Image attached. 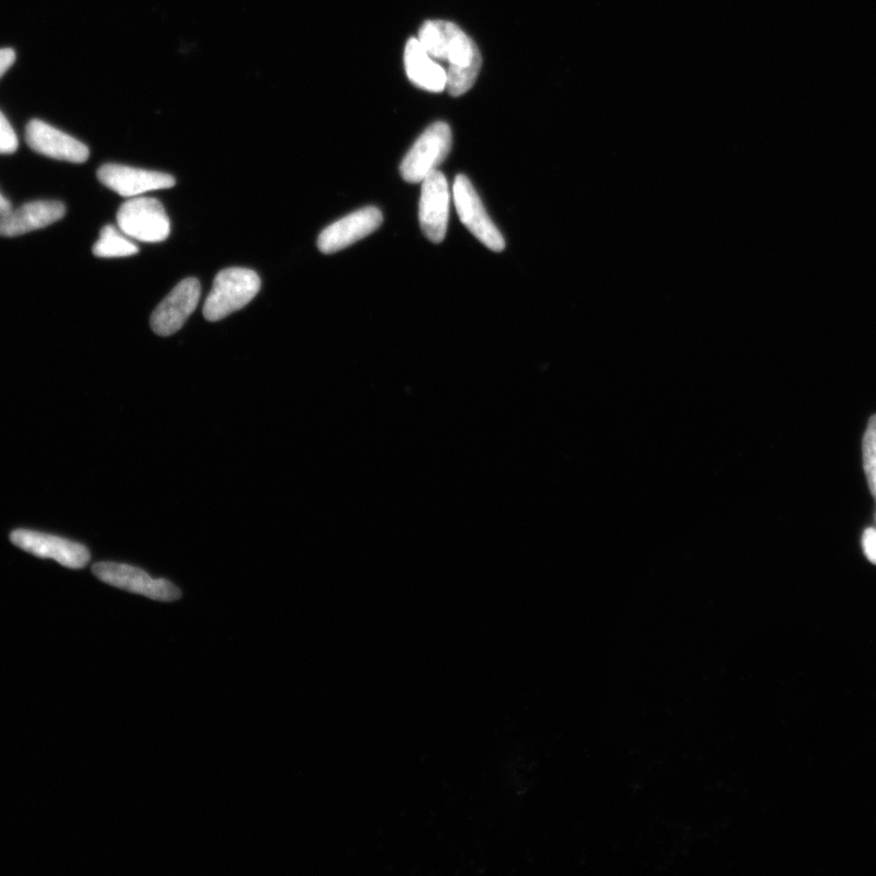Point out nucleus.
Segmentation results:
<instances>
[{"label":"nucleus","instance_id":"20e7f679","mask_svg":"<svg viewBox=\"0 0 876 876\" xmlns=\"http://www.w3.org/2000/svg\"><path fill=\"white\" fill-rule=\"evenodd\" d=\"M453 198L460 221L492 251L502 252L505 240L496 224L492 222L470 179L464 175L456 178Z\"/></svg>","mask_w":876,"mask_h":876},{"label":"nucleus","instance_id":"39448f33","mask_svg":"<svg viewBox=\"0 0 876 876\" xmlns=\"http://www.w3.org/2000/svg\"><path fill=\"white\" fill-rule=\"evenodd\" d=\"M93 574L112 587L142 594L159 602L181 599L182 592L165 579L154 580L145 571L126 564L99 563L93 566Z\"/></svg>","mask_w":876,"mask_h":876},{"label":"nucleus","instance_id":"dca6fc26","mask_svg":"<svg viewBox=\"0 0 876 876\" xmlns=\"http://www.w3.org/2000/svg\"><path fill=\"white\" fill-rule=\"evenodd\" d=\"M863 464L873 497L876 499V415L869 419L863 438Z\"/></svg>","mask_w":876,"mask_h":876},{"label":"nucleus","instance_id":"f3484780","mask_svg":"<svg viewBox=\"0 0 876 876\" xmlns=\"http://www.w3.org/2000/svg\"><path fill=\"white\" fill-rule=\"evenodd\" d=\"M18 136L9 121L0 111V154H13L18 149Z\"/></svg>","mask_w":876,"mask_h":876},{"label":"nucleus","instance_id":"0eeeda50","mask_svg":"<svg viewBox=\"0 0 876 876\" xmlns=\"http://www.w3.org/2000/svg\"><path fill=\"white\" fill-rule=\"evenodd\" d=\"M419 205L420 227L426 238L434 244L443 242L449 218V187L445 175L438 170L431 172L422 182Z\"/></svg>","mask_w":876,"mask_h":876},{"label":"nucleus","instance_id":"9b49d317","mask_svg":"<svg viewBox=\"0 0 876 876\" xmlns=\"http://www.w3.org/2000/svg\"><path fill=\"white\" fill-rule=\"evenodd\" d=\"M26 142L32 150L55 160L83 164L89 157L86 144L40 120L29 123Z\"/></svg>","mask_w":876,"mask_h":876},{"label":"nucleus","instance_id":"7ed1b4c3","mask_svg":"<svg viewBox=\"0 0 876 876\" xmlns=\"http://www.w3.org/2000/svg\"><path fill=\"white\" fill-rule=\"evenodd\" d=\"M119 228L143 243H161L170 237L171 222L159 200L133 198L117 212Z\"/></svg>","mask_w":876,"mask_h":876},{"label":"nucleus","instance_id":"f8f14e48","mask_svg":"<svg viewBox=\"0 0 876 876\" xmlns=\"http://www.w3.org/2000/svg\"><path fill=\"white\" fill-rule=\"evenodd\" d=\"M66 209L59 201H33L18 210H11L0 218V235L20 237L50 226L65 216Z\"/></svg>","mask_w":876,"mask_h":876},{"label":"nucleus","instance_id":"aec40b11","mask_svg":"<svg viewBox=\"0 0 876 876\" xmlns=\"http://www.w3.org/2000/svg\"><path fill=\"white\" fill-rule=\"evenodd\" d=\"M11 211L10 202L4 198L2 193H0V218L8 215Z\"/></svg>","mask_w":876,"mask_h":876},{"label":"nucleus","instance_id":"9d476101","mask_svg":"<svg viewBox=\"0 0 876 876\" xmlns=\"http://www.w3.org/2000/svg\"><path fill=\"white\" fill-rule=\"evenodd\" d=\"M98 178L105 187L125 198H137L154 190L170 189L176 184L171 175L116 164L101 167Z\"/></svg>","mask_w":876,"mask_h":876},{"label":"nucleus","instance_id":"f03ea898","mask_svg":"<svg viewBox=\"0 0 876 876\" xmlns=\"http://www.w3.org/2000/svg\"><path fill=\"white\" fill-rule=\"evenodd\" d=\"M452 131L446 122H435L426 128L401 164L404 181L422 183L436 171L452 149Z\"/></svg>","mask_w":876,"mask_h":876},{"label":"nucleus","instance_id":"6e6552de","mask_svg":"<svg viewBox=\"0 0 876 876\" xmlns=\"http://www.w3.org/2000/svg\"><path fill=\"white\" fill-rule=\"evenodd\" d=\"M201 285L195 278L179 283L153 313L151 328L160 336H171L183 325L198 307Z\"/></svg>","mask_w":876,"mask_h":876},{"label":"nucleus","instance_id":"f257e3e1","mask_svg":"<svg viewBox=\"0 0 876 876\" xmlns=\"http://www.w3.org/2000/svg\"><path fill=\"white\" fill-rule=\"evenodd\" d=\"M261 289V279L251 269L228 268L220 272L204 306V317L218 322L231 316L256 297Z\"/></svg>","mask_w":876,"mask_h":876},{"label":"nucleus","instance_id":"a211bd4d","mask_svg":"<svg viewBox=\"0 0 876 876\" xmlns=\"http://www.w3.org/2000/svg\"><path fill=\"white\" fill-rule=\"evenodd\" d=\"M864 554L868 558L872 564L876 565V530L868 529L864 531L862 538Z\"/></svg>","mask_w":876,"mask_h":876},{"label":"nucleus","instance_id":"6ab92c4d","mask_svg":"<svg viewBox=\"0 0 876 876\" xmlns=\"http://www.w3.org/2000/svg\"><path fill=\"white\" fill-rule=\"evenodd\" d=\"M16 60L13 49H0V78L10 69Z\"/></svg>","mask_w":876,"mask_h":876},{"label":"nucleus","instance_id":"1a4fd4ad","mask_svg":"<svg viewBox=\"0 0 876 876\" xmlns=\"http://www.w3.org/2000/svg\"><path fill=\"white\" fill-rule=\"evenodd\" d=\"M383 213L377 207H364L325 228L318 238V249L330 255L362 240L383 224Z\"/></svg>","mask_w":876,"mask_h":876},{"label":"nucleus","instance_id":"ddd939ff","mask_svg":"<svg viewBox=\"0 0 876 876\" xmlns=\"http://www.w3.org/2000/svg\"><path fill=\"white\" fill-rule=\"evenodd\" d=\"M404 66L409 81L425 91L440 93L445 91L447 72L426 53L417 38H411L404 50Z\"/></svg>","mask_w":876,"mask_h":876},{"label":"nucleus","instance_id":"423d86ee","mask_svg":"<svg viewBox=\"0 0 876 876\" xmlns=\"http://www.w3.org/2000/svg\"><path fill=\"white\" fill-rule=\"evenodd\" d=\"M10 539L25 552L43 559H53L65 568L82 569L91 560V554L85 546L58 536L16 530L11 534Z\"/></svg>","mask_w":876,"mask_h":876},{"label":"nucleus","instance_id":"2eb2a0df","mask_svg":"<svg viewBox=\"0 0 876 876\" xmlns=\"http://www.w3.org/2000/svg\"><path fill=\"white\" fill-rule=\"evenodd\" d=\"M482 59L465 66H449L447 71L446 88L452 97H460L470 91L475 85L481 70Z\"/></svg>","mask_w":876,"mask_h":876},{"label":"nucleus","instance_id":"4468645a","mask_svg":"<svg viewBox=\"0 0 876 876\" xmlns=\"http://www.w3.org/2000/svg\"><path fill=\"white\" fill-rule=\"evenodd\" d=\"M139 249L131 240L112 226L101 229L100 239L93 247V252L101 258L128 257L138 254Z\"/></svg>","mask_w":876,"mask_h":876}]
</instances>
